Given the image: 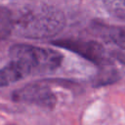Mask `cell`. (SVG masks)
Returning <instances> with one entry per match:
<instances>
[{"instance_id":"obj_1","label":"cell","mask_w":125,"mask_h":125,"mask_svg":"<svg viewBox=\"0 0 125 125\" xmlns=\"http://www.w3.org/2000/svg\"><path fill=\"white\" fill-rule=\"evenodd\" d=\"M9 63L21 79L28 75L52 72L62 62V56L57 50L24 43L13 45L9 50Z\"/></svg>"},{"instance_id":"obj_2","label":"cell","mask_w":125,"mask_h":125,"mask_svg":"<svg viewBox=\"0 0 125 125\" xmlns=\"http://www.w3.org/2000/svg\"><path fill=\"white\" fill-rule=\"evenodd\" d=\"M20 34L31 38L51 37L59 33L64 25L61 11L53 7H33L15 21Z\"/></svg>"},{"instance_id":"obj_3","label":"cell","mask_w":125,"mask_h":125,"mask_svg":"<svg viewBox=\"0 0 125 125\" xmlns=\"http://www.w3.org/2000/svg\"><path fill=\"white\" fill-rule=\"evenodd\" d=\"M53 44L71 51L98 65L105 66L109 63V58L104 47L98 41L65 38L54 41Z\"/></svg>"},{"instance_id":"obj_4","label":"cell","mask_w":125,"mask_h":125,"mask_svg":"<svg viewBox=\"0 0 125 125\" xmlns=\"http://www.w3.org/2000/svg\"><path fill=\"white\" fill-rule=\"evenodd\" d=\"M12 98L15 102L35 104L46 108L55 107L57 98L49 85L42 82H34L13 92Z\"/></svg>"},{"instance_id":"obj_5","label":"cell","mask_w":125,"mask_h":125,"mask_svg":"<svg viewBox=\"0 0 125 125\" xmlns=\"http://www.w3.org/2000/svg\"><path fill=\"white\" fill-rule=\"evenodd\" d=\"M15 28V19L12 12L4 7L0 6V42L5 40Z\"/></svg>"},{"instance_id":"obj_6","label":"cell","mask_w":125,"mask_h":125,"mask_svg":"<svg viewBox=\"0 0 125 125\" xmlns=\"http://www.w3.org/2000/svg\"><path fill=\"white\" fill-rule=\"evenodd\" d=\"M120 78V74L117 71V69L109 68L107 65L104 66V68L100 71L99 74L94 79V85L96 86H102V85H107L114 83Z\"/></svg>"},{"instance_id":"obj_7","label":"cell","mask_w":125,"mask_h":125,"mask_svg":"<svg viewBox=\"0 0 125 125\" xmlns=\"http://www.w3.org/2000/svg\"><path fill=\"white\" fill-rule=\"evenodd\" d=\"M112 41L116 46L110 55L117 61L125 63V29H121L112 36Z\"/></svg>"},{"instance_id":"obj_8","label":"cell","mask_w":125,"mask_h":125,"mask_svg":"<svg viewBox=\"0 0 125 125\" xmlns=\"http://www.w3.org/2000/svg\"><path fill=\"white\" fill-rule=\"evenodd\" d=\"M104 4L108 14L118 20L125 21V0L105 1Z\"/></svg>"}]
</instances>
